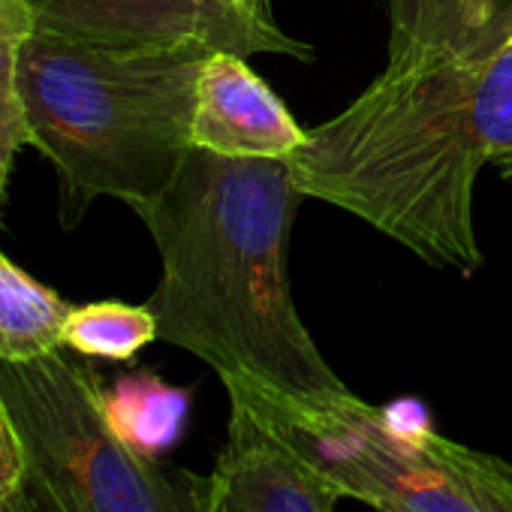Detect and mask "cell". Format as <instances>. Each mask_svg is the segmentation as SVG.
<instances>
[{"label":"cell","instance_id":"obj_1","mask_svg":"<svg viewBox=\"0 0 512 512\" xmlns=\"http://www.w3.org/2000/svg\"><path fill=\"white\" fill-rule=\"evenodd\" d=\"M302 199L287 160L190 148L175 181L133 211L163 266L148 299L157 341L193 353L220 383L323 404L350 389L293 302L287 250Z\"/></svg>","mask_w":512,"mask_h":512},{"label":"cell","instance_id":"obj_2","mask_svg":"<svg viewBox=\"0 0 512 512\" xmlns=\"http://www.w3.org/2000/svg\"><path fill=\"white\" fill-rule=\"evenodd\" d=\"M512 154V28L470 52L389 58L287 157L302 196L380 229L428 266L476 272L473 190Z\"/></svg>","mask_w":512,"mask_h":512},{"label":"cell","instance_id":"obj_3","mask_svg":"<svg viewBox=\"0 0 512 512\" xmlns=\"http://www.w3.org/2000/svg\"><path fill=\"white\" fill-rule=\"evenodd\" d=\"M205 55H136L34 28L19 55L28 142L61 184V226L91 202L130 208L160 196L184 166Z\"/></svg>","mask_w":512,"mask_h":512},{"label":"cell","instance_id":"obj_4","mask_svg":"<svg viewBox=\"0 0 512 512\" xmlns=\"http://www.w3.org/2000/svg\"><path fill=\"white\" fill-rule=\"evenodd\" d=\"M94 368L61 350L0 359V398L22 440L25 473L16 503L25 512H193L190 473L130 452L106 422Z\"/></svg>","mask_w":512,"mask_h":512},{"label":"cell","instance_id":"obj_5","mask_svg":"<svg viewBox=\"0 0 512 512\" xmlns=\"http://www.w3.org/2000/svg\"><path fill=\"white\" fill-rule=\"evenodd\" d=\"M287 431L344 491L377 512H512V464L353 392L299 404L223 383Z\"/></svg>","mask_w":512,"mask_h":512},{"label":"cell","instance_id":"obj_6","mask_svg":"<svg viewBox=\"0 0 512 512\" xmlns=\"http://www.w3.org/2000/svg\"><path fill=\"white\" fill-rule=\"evenodd\" d=\"M37 28L136 55H284L314 49L278 28L266 0H28Z\"/></svg>","mask_w":512,"mask_h":512},{"label":"cell","instance_id":"obj_7","mask_svg":"<svg viewBox=\"0 0 512 512\" xmlns=\"http://www.w3.org/2000/svg\"><path fill=\"white\" fill-rule=\"evenodd\" d=\"M341 497L287 431L229 395L226 443L211 473L193 479V512H335Z\"/></svg>","mask_w":512,"mask_h":512},{"label":"cell","instance_id":"obj_8","mask_svg":"<svg viewBox=\"0 0 512 512\" xmlns=\"http://www.w3.org/2000/svg\"><path fill=\"white\" fill-rule=\"evenodd\" d=\"M244 61L232 52L205 58L196 79L190 142L220 157L287 160L302 148L308 130Z\"/></svg>","mask_w":512,"mask_h":512},{"label":"cell","instance_id":"obj_9","mask_svg":"<svg viewBox=\"0 0 512 512\" xmlns=\"http://www.w3.org/2000/svg\"><path fill=\"white\" fill-rule=\"evenodd\" d=\"M389 58L425 52H470L512 28L509 0H389Z\"/></svg>","mask_w":512,"mask_h":512},{"label":"cell","instance_id":"obj_10","mask_svg":"<svg viewBox=\"0 0 512 512\" xmlns=\"http://www.w3.org/2000/svg\"><path fill=\"white\" fill-rule=\"evenodd\" d=\"M190 389L142 368L103 389V413L115 437L136 455L160 461L181 440L190 416Z\"/></svg>","mask_w":512,"mask_h":512},{"label":"cell","instance_id":"obj_11","mask_svg":"<svg viewBox=\"0 0 512 512\" xmlns=\"http://www.w3.org/2000/svg\"><path fill=\"white\" fill-rule=\"evenodd\" d=\"M67 305L52 287L31 278L0 253V359L25 362L61 347Z\"/></svg>","mask_w":512,"mask_h":512},{"label":"cell","instance_id":"obj_12","mask_svg":"<svg viewBox=\"0 0 512 512\" xmlns=\"http://www.w3.org/2000/svg\"><path fill=\"white\" fill-rule=\"evenodd\" d=\"M157 341V317L148 305L94 302L67 314L61 347L106 362H130L139 350Z\"/></svg>","mask_w":512,"mask_h":512},{"label":"cell","instance_id":"obj_13","mask_svg":"<svg viewBox=\"0 0 512 512\" xmlns=\"http://www.w3.org/2000/svg\"><path fill=\"white\" fill-rule=\"evenodd\" d=\"M37 19L28 0H0V217L7 205L10 172L28 142L25 100L19 88V55Z\"/></svg>","mask_w":512,"mask_h":512},{"label":"cell","instance_id":"obj_14","mask_svg":"<svg viewBox=\"0 0 512 512\" xmlns=\"http://www.w3.org/2000/svg\"><path fill=\"white\" fill-rule=\"evenodd\" d=\"M22 473H25L22 440L16 434V425L10 419L4 398H0V500H13L19 494Z\"/></svg>","mask_w":512,"mask_h":512},{"label":"cell","instance_id":"obj_15","mask_svg":"<svg viewBox=\"0 0 512 512\" xmlns=\"http://www.w3.org/2000/svg\"><path fill=\"white\" fill-rule=\"evenodd\" d=\"M7 512H25V509H22V506L16 503V497H13V500H7Z\"/></svg>","mask_w":512,"mask_h":512},{"label":"cell","instance_id":"obj_16","mask_svg":"<svg viewBox=\"0 0 512 512\" xmlns=\"http://www.w3.org/2000/svg\"><path fill=\"white\" fill-rule=\"evenodd\" d=\"M0 512H7V500H0Z\"/></svg>","mask_w":512,"mask_h":512},{"label":"cell","instance_id":"obj_17","mask_svg":"<svg viewBox=\"0 0 512 512\" xmlns=\"http://www.w3.org/2000/svg\"><path fill=\"white\" fill-rule=\"evenodd\" d=\"M509 4H512V0H509Z\"/></svg>","mask_w":512,"mask_h":512}]
</instances>
